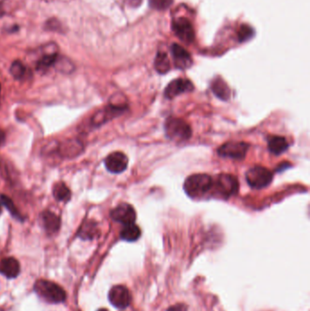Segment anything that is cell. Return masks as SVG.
I'll use <instances>...</instances> for the list:
<instances>
[{
  "instance_id": "1",
  "label": "cell",
  "mask_w": 310,
  "mask_h": 311,
  "mask_svg": "<svg viewBox=\"0 0 310 311\" xmlns=\"http://www.w3.org/2000/svg\"><path fill=\"white\" fill-rule=\"evenodd\" d=\"M213 177L208 174H195L189 176L184 183V190L192 198H201L211 193Z\"/></svg>"
},
{
  "instance_id": "10",
  "label": "cell",
  "mask_w": 310,
  "mask_h": 311,
  "mask_svg": "<svg viewBox=\"0 0 310 311\" xmlns=\"http://www.w3.org/2000/svg\"><path fill=\"white\" fill-rule=\"evenodd\" d=\"M105 166L106 169L113 174L122 173L128 168V156L119 151L113 152L106 157Z\"/></svg>"
},
{
  "instance_id": "7",
  "label": "cell",
  "mask_w": 310,
  "mask_h": 311,
  "mask_svg": "<svg viewBox=\"0 0 310 311\" xmlns=\"http://www.w3.org/2000/svg\"><path fill=\"white\" fill-rule=\"evenodd\" d=\"M109 302L118 310H125L131 303V294L121 285L114 286L108 293Z\"/></svg>"
},
{
  "instance_id": "26",
  "label": "cell",
  "mask_w": 310,
  "mask_h": 311,
  "mask_svg": "<svg viewBox=\"0 0 310 311\" xmlns=\"http://www.w3.org/2000/svg\"><path fill=\"white\" fill-rule=\"evenodd\" d=\"M46 29L47 30H51V31H57V32H59L61 31V23L58 19H51L47 21L46 23Z\"/></svg>"
},
{
  "instance_id": "28",
  "label": "cell",
  "mask_w": 310,
  "mask_h": 311,
  "mask_svg": "<svg viewBox=\"0 0 310 311\" xmlns=\"http://www.w3.org/2000/svg\"><path fill=\"white\" fill-rule=\"evenodd\" d=\"M128 3L129 4H131V5H133V6H138L140 3H141L142 0H128Z\"/></svg>"
},
{
  "instance_id": "27",
  "label": "cell",
  "mask_w": 310,
  "mask_h": 311,
  "mask_svg": "<svg viewBox=\"0 0 310 311\" xmlns=\"http://www.w3.org/2000/svg\"><path fill=\"white\" fill-rule=\"evenodd\" d=\"M187 310H188V308L186 305L176 304L171 306L167 311H187Z\"/></svg>"
},
{
  "instance_id": "14",
  "label": "cell",
  "mask_w": 310,
  "mask_h": 311,
  "mask_svg": "<svg viewBox=\"0 0 310 311\" xmlns=\"http://www.w3.org/2000/svg\"><path fill=\"white\" fill-rule=\"evenodd\" d=\"M44 229L48 234H54L60 228V218L51 211H45L41 215Z\"/></svg>"
},
{
  "instance_id": "18",
  "label": "cell",
  "mask_w": 310,
  "mask_h": 311,
  "mask_svg": "<svg viewBox=\"0 0 310 311\" xmlns=\"http://www.w3.org/2000/svg\"><path fill=\"white\" fill-rule=\"evenodd\" d=\"M53 195L58 201L66 202L71 197V191L65 183H57L53 189Z\"/></svg>"
},
{
  "instance_id": "22",
  "label": "cell",
  "mask_w": 310,
  "mask_h": 311,
  "mask_svg": "<svg viewBox=\"0 0 310 311\" xmlns=\"http://www.w3.org/2000/svg\"><path fill=\"white\" fill-rule=\"evenodd\" d=\"M0 203L2 204L4 207H6V209L10 212V214L15 218H17L19 220H23V216L21 215L20 212L16 208L15 204L10 197L5 196V195H1L0 196Z\"/></svg>"
},
{
  "instance_id": "32",
  "label": "cell",
  "mask_w": 310,
  "mask_h": 311,
  "mask_svg": "<svg viewBox=\"0 0 310 311\" xmlns=\"http://www.w3.org/2000/svg\"><path fill=\"white\" fill-rule=\"evenodd\" d=\"M1 213H2V207H1V205H0V215H1Z\"/></svg>"
},
{
  "instance_id": "20",
  "label": "cell",
  "mask_w": 310,
  "mask_h": 311,
  "mask_svg": "<svg viewBox=\"0 0 310 311\" xmlns=\"http://www.w3.org/2000/svg\"><path fill=\"white\" fill-rule=\"evenodd\" d=\"M97 234V227L96 224L92 221H87L83 224L78 231V237L83 239H92Z\"/></svg>"
},
{
  "instance_id": "13",
  "label": "cell",
  "mask_w": 310,
  "mask_h": 311,
  "mask_svg": "<svg viewBox=\"0 0 310 311\" xmlns=\"http://www.w3.org/2000/svg\"><path fill=\"white\" fill-rule=\"evenodd\" d=\"M20 272L19 262L14 257H5L0 261V273L7 278H15Z\"/></svg>"
},
{
  "instance_id": "4",
  "label": "cell",
  "mask_w": 310,
  "mask_h": 311,
  "mask_svg": "<svg viewBox=\"0 0 310 311\" xmlns=\"http://www.w3.org/2000/svg\"><path fill=\"white\" fill-rule=\"evenodd\" d=\"M165 133L169 139L182 142L189 139L192 131L185 120L177 117H169L165 122Z\"/></svg>"
},
{
  "instance_id": "33",
  "label": "cell",
  "mask_w": 310,
  "mask_h": 311,
  "mask_svg": "<svg viewBox=\"0 0 310 311\" xmlns=\"http://www.w3.org/2000/svg\"><path fill=\"white\" fill-rule=\"evenodd\" d=\"M0 91H1V86H0Z\"/></svg>"
},
{
  "instance_id": "19",
  "label": "cell",
  "mask_w": 310,
  "mask_h": 311,
  "mask_svg": "<svg viewBox=\"0 0 310 311\" xmlns=\"http://www.w3.org/2000/svg\"><path fill=\"white\" fill-rule=\"evenodd\" d=\"M155 70L159 74H166L168 73L170 69V62H169L168 55L164 52H159L155 57Z\"/></svg>"
},
{
  "instance_id": "8",
  "label": "cell",
  "mask_w": 310,
  "mask_h": 311,
  "mask_svg": "<svg viewBox=\"0 0 310 311\" xmlns=\"http://www.w3.org/2000/svg\"><path fill=\"white\" fill-rule=\"evenodd\" d=\"M110 216L113 220L122 223L124 226L135 223L136 211L134 208L128 203L119 204L114 210H111Z\"/></svg>"
},
{
  "instance_id": "6",
  "label": "cell",
  "mask_w": 310,
  "mask_h": 311,
  "mask_svg": "<svg viewBox=\"0 0 310 311\" xmlns=\"http://www.w3.org/2000/svg\"><path fill=\"white\" fill-rule=\"evenodd\" d=\"M250 149V145L245 142L230 141L219 147L217 153L223 157H230L233 159H243Z\"/></svg>"
},
{
  "instance_id": "25",
  "label": "cell",
  "mask_w": 310,
  "mask_h": 311,
  "mask_svg": "<svg viewBox=\"0 0 310 311\" xmlns=\"http://www.w3.org/2000/svg\"><path fill=\"white\" fill-rule=\"evenodd\" d=\"M253 35H254V31L250 26L243 25L242 27H240L239 32H238V39H239V41H241V42L249 40L253 37Z\"/></svg>"
},
{
  "instance_id": "11",
  "label": "cell",
  "mask_w": 310,
  "mask_h": 311,
  "mask_svg": "<svg viewBox=\"0 0 310 311\" xmlns=\"http://www.w3.org/2000/svg\"><path fill=\"white\" fill-rule=\"evenodd\" d=\"M173 30L176 37L185 43H192L195 39V31L193 26L187 19L180 18L173 22Z\"/></svg>"
},
{
  "instance_id": "29",
  "label": "cell",
  "mask_w": 310,
  "mask_h": 311,
  "mask_svg": "<svg viewBox=\"0 0 310 311\" xmlns=\"http://www.w3.org/2000/svg\"><path fill=\"white\" fill-rule=\"evenodd\" d=\"M5 140V133L0 129V145Z\"/></svg>"
},
{
  "instance_id": "24",
  "label": "cell",
  "mask_w": 310,
  "mask_h": 311,
  "mask_svg": "<svg viewBox=\"0 0 310 311\" xmlns=\"http://www.w3.org/2000/svg\"><path fill=\"white\" fill-rule=\"evenodd\" d=\"M149 6L156 10H164L169 8L174 0H149Z\"/></svg>"
},
{
  "instance_id": "30",
  "label": "cell",
  "mask_w": 310,
  "mask_h": 311,
  "mask_svg": "<svg viewBox=\"0 0 310 311\" xmlns=\"http://www.w3.org/2000/svg\"><path fill=\"white\" fill-rule=\"evenodd\" d=\"M4 15H5V10H4V7H3L1 2H0V17H2Z\"/></svg>"
},
{
  "instance_id": "12",
  "label": "cell",
  "mask_w": 310,
  "mask_h": 311,
  "mask_svg": "<svg viewBox=\"0 0 310 311\" xmlns=\"http://www.w3.org/2000/svg\"><path fill=\"white\" fill-rule=\"evenodd\" d=\"M171 52L173 55L176 68L185 69V68H189L191 66L192 59H191L190 54L181 46H179L177 44L172 45Z\"/></svg>"
},
{
  "instance_id": "2",
  "label": "cell",
  "mask_w": 310,
  "mask_h": 311,
  "mask_svg": "<svg viewBox=\"0 0 310 311\" xmlns=\"http://www.w3.org/2000/svg\"><path fill=\"white\" fill-rule=\"evenodd\" d=\"M238 180L230 174H219L213 178L211 196L222 199H228L236 195L238 191Z\"/></svg>"
},
{
  "instance_id": "17",
  "label": "cell",
  "mask_w": 310,
  "mask_h": 311,
  "mask_svg": "<svg viewBox=\"0 0 310 311\" xmlns=\"http://www.w3.org/2000/svg\"><path fill=\"white\" fill-rule=\"evenodd\" d=\"M212 91L215 95L223 100H228L230 97V89L226 82L220 78H215L211 85Z\"/></svg>"
},
{
  "instance_id": "16",
  "label": "cell",
  "mask_w": 310,
  "mask_h": 311,
  "mask_svg": "<svg viewBox=\"0 0 310 311\" xmlns=\"http://www.w3.org/2000/svg\"><path fill=\"white\" fill-rule=\"evenodd\" d=\"M141 236V230L135 223L125 225L120 232V237L125 241L134 242Z\"/></svg>"
},
{
  "instance_id": "5",
  "label": "cell",
  "mask_w": 310,
  "mask_h": 311,
  "mask_svg": "<svg viewBox=\"0 0 310 311\" xmlns=\"http://www.w3.org/2000/svg\"><path fill=\"white\" fill-rule=\"evenodd\" d=\"M246 179L252 189L261 190L272 182L273 174L270 169L261 166H255L247 171Z\"/></svg>"
},
{
  "instance_id": "15",
  "label": "cell",
  "mask_w": 310,
  "mask_h": 311,
  "mask_svg": "<svg viewBox=\"0 0 310 311\" xmlns=\"http://www.w3.org/2000/svg\"><path fill=\"white\" fill-rule=\"evenodd\" d=\"M290 145L283 136H273L269 138V149L274 155L278 156L287 151Z\"/></svg>"
},
{
  "instance_id": "21",
  "label": "cell",
  "mask_w": 310,
  "mask_h": 311,
  "mask_svg": "<svg viewBox=\"0 0 310 311\" xmlns=\"http://www.w3.org/2000/svg\"><path fill=\"white\" fill-rule=\"evenodd\" d=\"M58 60V54L52 53L43 56L37 64V69L39 71H45L52 67Z\"/></svg>"
},
{
  "instance_id": "31",
  "label": "cell",
  "mask_w": 310,
  "mask_h": 311,
  "mask_svg": "<svg viewBox=\"0 0 310 311\" xmlns=\"http://www.w3.org/2000/svg\"><path fill=\"white\" fill-rule=\"evenodd\" d=\"M97 311H108V310H106V309H100V310H98Z\"/></svg>"
},
{
  "instance_id": "3",
  "label": "cell",
  "mask_w": 310,
  "mask_h": 311,
  "mask_svg": "<svg viewBox=\"0 0 310 311\" xmlns=\"http://www.w3.org/2000/svg\"><path fill=\"white\" fill-rule=\"evenodd\" d=\"M34 289L39 296L44 298L47 302L61 303L66 300V292L60 286L54 282L40 279L36 282Z\"/></svg>"
},
{
  "instance_id": "9",
  "label": "cell",
  "mask_w": 310,
  "mask_h": 311,
  "mask_svg": "<svg viewBox=\"0 0 310 311\" xmlns=\"http://www.w3.org/2000/svg\"><path fill=\"white\" fill-rule=\"evenodd\" d=\"M194 89V86L192 82L187 78H176L175 80L170 82L168 87L165 88L164 96L171 99L176 96L182 95L187 92H191Z\"/></svg>"
},
{
  "instance_id": "23",
  "label": "cell",
  "mask_w": 310,
  "mask_h": 311,
  "mask_svg": "<svg viewBox=\"0 0 310 311\" xmlns=\"http://www.w3.org/2000/svg\"><path fill=\"white\" fill-rule=\"evenodd\" d=\"M10 73L16 79H21L26 74V68L20 61H15L11 65Z\"/></svg>"
}]
</instances>
